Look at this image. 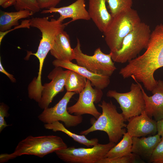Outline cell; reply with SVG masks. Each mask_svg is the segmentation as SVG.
<instances>
[{
	"label": "cell",
	"mask_w": 163,
	"mask_h": 163,
	"mask_svg": "<svg viewBox=\"0 0 163 163\" xmlns=\"http://www.w3.org/2000/svg\"><path fill=\"white\" fill-rule=\"evenodd\" d=\"M146 49L142 55L122 68L119 74L124 78L131 77L142 83L147 90L151 91L157 83L154 73L163 67V24L157 25L151 32Z\"/></svg>",
	"instance_id": "cell-1"
},
{
	"label": "cell",
	"mask_w": 163,
	"mask_h": 163,
	"mask_svg": "<svg viewBox=\"0 0 163 163\" xmlns=\"http://www.w3.org/2000/svg\"><path fill=\"white\" fill-rule=\"evenodd\" d=\"M62 139L51 135L34 136H29L21 141L14 152L0 155V163H4L23 155H31L43 158L56 151L67 147Z\"/></svg>",
	"instance_id": "cell-2"
},
{
	"label": "cell",
	"mask_w": 163,
	"mask_h": 163,
	"mask_svg": "<svg viewBox=\"0 0 163 163\" xmlns=\"http://www.w3.org/2000/svg\"><path fill=\"white\" fill-rule=\"evenodd\" d=\"M98 106L102 110V113L86 130L80 132V135H86L96 131H101L107 134L109 142L116 143L126 132V120L121 113L118 112L116 106L112 101L106 102L103 100Z\"/></svg>",
	"instance_id": "cell-3"
},
{
	"label": "cell",
	"mask_w": 163,
	"mask_h": 163,
	"mask_svg": "<svg viewBox=\"0 0 163 163\" xmlns=\"http://www.w3.org/2000/svg\"><path fill=\"white\" fill-rule=\"evenodd\" d=\"M141 22L137 11L132 8L113 17L110 25L103 33L110 51L120 49L124 38Z\"/></svg>",
	"instance_id": "cell-4"
},
{
	"label": "cell",
	"mask_w": 163,
	"mask_h": 163,
	"mask_svg": "<svg viewBox=\"0 0 163 163\" xmlns=\"http://www.w3.org/2000/svg\"><path fill=\"white\" fill-rule=\"evenodd\" d=\"M151 33L149 25L141 22L124 38L120 49L110 51L113 61L123 63L136 58L143 49H146Z\"/></svg>",
	"instance_id": "cell-5"
},
{
	"label": "cell",
	"mask_w": 163,
	"mask_h": 163,
	"mask_svg": "<svg viewBox=\"0 0 163 163\" xmlns=\"http://www.w3.org/2000/svg\"><path fill=\"white\" fill-rule=\"evenodd\" d=\"M73 49L77 64L93 73L110 77L116 69L112 61L110 52L108 54H105L99 47L95 50L92 56L85 54L81 49L78 39H77L76 45Z\"/></svg>",
	"instance_id": "cell-6"
},
{
	"label": "cell",
	"mask_w": 163,
	"mask_h": 163,
	"mask_svg": "<svg viewBox=\"0 0 163 163\" xmlns=\"http://www.w3.org/2000/svg\"><path fill=\"white\" fill-rule=\"evenodd\" d=\"M116 143L109 142L106 144L98 143L92 147L75 148L72 146L55 152L58 157L69 163H97L104 158Z\"/></svg>",
	"instance_id": "cell-7"
},
{
	"label": "cell",
	"mask_w": 163,
	"mask_h": 163,
	"mask_svg": "<svg viewBox=\"0 0 163 163\" xmlns=\"http://www.w3.org/2000/svg\"><path fill=\"white\" fill-rule=\"evenodd\" d=\"M132 83L130 91L126 93H119L115 90H109L107 97L115 99L120 105L125 119L128 121L130 118L139 115L145 111V102L138 82Z\"/></svg>",
	"instance_id": "cell-8"
},
{
	"label": "cell",
	"mask_w": 163,
	"mask_h": 163,
	"mask_svg": "<svg viewBox=\"0 0 163 163\" xmlns=\"http://www.w3.org/2000/svg\"><path fill=\"white\" fill-rule=\"evenodd\" d=\"M75 94L74 92L67 91L54 106L43 109L38 117L39 120L45 124L61 121L68 128L75 126L81 123L83 121L82 116L72 115L67 110L68 103Z\"/></svg>",
	"instance_id": "cell-9"
},
{
	"label": "cell",
	"mask_w": 163,
	"mask_h": 163,
	"mask_svg": "<svg viewBox=\"0 0 163 163\" xmlns=\"http://www.w3.org/2000/svg\"><path fill=\"white\" fill-rule=\"evenodd\" d=\"M30 24L31 27L38 29L42 34L37 52L45 55L50 51L57 36L67 25L58 19L52 18L49 20L48 17H33L30 19Z\"/></svg>",
	"instance_id": "cell-10"
},
{
	"label": "cell",
	"mask_w": 163,
	"mask_h": 163,
	"mask_svg": "<svg viewBox=\"0 0 163 163\" xmlns=\"http://www.w3.org/2000/svg\"><path fill=\"white\" fill-rule=\"evenodd\" d=\"M90 81L87 79L86 86L83 90L79 94L77 102L67 108L71 114L82 116L88 114L97 119L101 115L96 107L94 104L100 102L103 96L102 90L93 88Z\"/></svg>",
	"instance_id": "cell-11"
},
{
	"label": "cell",
	"mask_w": 163,
	"mask_h": 163,
	"mask_svg": "<svg viewBox=\"0 0 163 163\" xmlns=\"http://www.w3.org/2000/svg\"><path fill=\"white\" fill-rule=\"evenodd\" d=\"M62 68L55 67L48 75V78L51 81L43 85L41 98L38 103L41 109L48 108L54 97L64 91L66 79L70 70H64Z\"/></svg>",
	"instance_id": "cell-12"
},
{
	"label": "cell",
	"mask_w": 163,
	"mask_h": 163,
	"mask_svg": "<svg viewBox=\"0 0 163 163\" xmlns=\"http://www.w3.org/2000/svg\"><path fill=\"white\" fill-rule=\"evenodd\" d=\"M128 121L127 131L132 137L154 135L157 133V121L149 117L145 111Z\"/></svg>",
	"instance_id": "cell-13"
},
{
	"label": "cell",
	"mask_w": 163,
	"mask_h": 163,
	"mask_svg": "<svg viewBox=\"0 0 163 163\" xmlns=\"http://www.w3.org/2000/svg\"><path fill=\"white\" fill-rule=\"evenodd\" d=\"M145 102V112L150 117L158 121L163 119V81H157L156 86L151 91L153 95L149 96L138 82Z\"/></svg>",
	"instance_id": "cell-14"
},
{
	"label": "cell",
	"mask_w": 163,
	"mask_h": 163,
	"mask_svg": "<svg viewBox=\"0 0 163 163\" xmlns=\"http://www.w3.org/2000/svg\"><path fill=\"white\" fill-rule=\"evenodd\" d=\"M52 13H59L60 16L57 19L61 22L66 18H72L71 21L66 23L67 25L78 20L88 21L91 19L85 8V0H76L69 5L60 8H50L41 12V14Z\"/></svg>",
	"instance_id": "cell-15"
},
{
	"label": "cell",
	"mask_w": 163,
	"mask_h": 163,
	"mask_svg": "<svg viewBox=\"0 0 163 163\" xmlns=\"http://www.w3.org/2000/svg\"><path fill=\"white\" fill-rule=\"evenodd\" d=\"M52 64L55 67H60L73 70L83 75L90 81L93 86L97 88L103 89L107 87L110 84L109 76L94 74L71 61L56 59L53 61Z\"/></svg>",
	"instance_id": "cell-16"
},
{
	"label": "cell",
	"mask_w": 163,
	"mask_h": 163,
	"mask_svg": "<svg viewBox=\"0 0 163 163\" xmlns=\"http://www.w3.org/2000/svg\"><path fill=\"white\" fill-rule=\"evenodd\" d=\"M106 0H88V11L99 30L104 32L111 23L113 17L108 12Z\"/></svg>",
	"instance_id": "cell-17"
},
{
	"label": "cell",
	"mask_w": 163,
	"mask_h": 163,
	"mask_svg": "<svg viewBox=\"0 0 163 163\" xmlns=\"http://www.w3.org/2000/svg\"><path fill=\"white\" fill-rule=\"evenodd\" d=\"M161 140V136L158 133L147 137H132V152L137 156L149 160Z\"/></svg>",
	"instance_id": "cell-18"
},
{
	"label": "cell",
	"mask_w": 163,
	"mask_h": 163,
	"mask_svg": "<svg viewBox=\"0 0 163 163\" xmlns=\"http://www.w3.org/2000/svg\"><path fill=\"white\" fill-rule=\"evenodd\" d=\"M50 53L56 59L71 61L75 59L73 49L71 46L69 35L63 30L56 37Z\"/></svg>",
	"instance_id": "cell-19"
},
{
	"label": "cell",
	"mask_w": 163,
	"mask_h": 163,
	"mask_svg": "<svg viewBox=\"0 0 163 163\" xmlns=\"http://www.w3.org/2000/svg\"><path fill=\"white\" fill-rule=\"evenodd\" d=\"M33 14L26 10L11 12L1 11L0 31H6L10 30L13 26L19 25L18 21L20 19L29 17Z\"/></svg>",
	"instance_id": "cell-20"
},
{
	"label": "cell",
	"mask_w": 163,
	"mask_h": 163,
	"mask_svg": "<svg viewBox=\"0 0 163 163\" xmlns=\"http://www.w3.org/2000/svg\"><path fill=\"white\" fill-rule=\"evenodd\" d=\"M44 127L46 129L51 130L54 132H62L72 138L76 142L88 147L93 146L98 143V140L97 138H95L89 139L84 135H79L73 133L66 129L63 124L59 121L45 124Z\"/></svg>",
	"instance_id": "cell-21"
},
{
	"label": "cell",
	"mask_w": 163,
	"mask_h": 163,
	"mask_svg": "<svg viewBox=\"0 0 163 163\" xmlns=\"http://www.w3.org/2000/svg\"><path fill=\"white\" fill-rule=\"evenodd\" d=\"M132 143V137L127 132L125 133L122 140L109 150L105 157L114 158L131 154Z\"/></svg>",
	"instance_id": "cell-22"
},
{
	"label": "cell",
	"mask_w": 163,
	"mask_h": 163,
	"mask_svg": "<svg viewBox=\"0 0 163 163\" xmlns=\"http://www.w3.org/2000/svg\"><path fill=\"white\" fill-rule=\"evenodd\" d=\"M87 82L86 77L75 71L70 70L66 79L65 87L67 91L79 94L85 88Z\"/></svg>",
	"instance_id": "cell-23"
},
{
	"label": "cell",
	"mask_w": 163,
	"mask_h": 163,
	"mask_svg": "<svg viewBox=\"0 0 163 163\" xmlns=\"http://www.w3.org/2000/svg\"><path fill=\"white\" fill-rule=\"evenodd\" d=\"M110 14L113 17L124 11L132 8L133 0H106Z\"/></svg>",
	"instance_id": "cell-24"
},
{
	"label": "cell",
	"mask_w": 163,
	"mask_h": 163,
	"mask_svg": "<svg viewBox=\"0 0 163 163\" xmlns=\"http://www.w3.org/2000/svg\"><path fill=\"white\" fill-rule=\"evenodd\" d=\"M14 5L17 11L26 10L33 14L38 12L40 10L37 0H15Z\"/></svg>",
	"instance_id": "cell-25"
},
{
	"label": "cell",
	"mask_w": 163,
	"mask_h": 163,
	"mask_svg": "<svg viewBox=\"0 0 163 163\" xmlns=\"http://www.w3.org/2000/svg\"><path fill=\"white\" fill-rule=\"evenodd\" d=\"M133 153L130 154L114 158L105 157L99 160L97 163H133L136 161V156Z\"/></svg>",
	"instance_id": "cell-26"
},
{
	"label": "cell",
	"mask_w": 163,
	"mask_h": 163,
	"mask_svg": "<svg viewBox=\"0 0 163 163\" xmlns=\"http://www.w3.org/2000/svg\"><path fill=\"white\" fill-rule=\"evenodd\" d=\"M161 140L155 149L149 160L153 163H163V133L161 135Z\"/></svg>",
	"instance_id": "cell-27"
},
{
	"label": "cell",
	"mask_w": 163,
	"mask_h": 163,
	"mask_svg": "<svg viewBox=\"0 0 163 163\" xmlns=\"http://www.w3.org/2000/svg\"><path fill=\"white\" fill-rule=\"evenodd\" d=\"M8 107L4 103L1 104L0 105V133L6 127L9 125L7 124L5 120V117H8Z\"/></svg>",
	"instance_id": "cell-28"
},
{
	"label": "cell",
	"mask_w": 163,
	"mask_h": 163,
	"mask_svg": "<svg viewBox=\"0 0 163 163\" xmlns=\"http://www.w3.org/2000/svg\"><path fill=\"white\" fill-rule=\"evenodd\" d=\"M40 9L56 7L62 0H37Z\"/></svg>",
	"instance_id": "cell-29"
},
{
	"label": "cell",
	"mask_w": 163,
	"mask_h": 163,
	"mask_svg": "<svg viewBox=\"0 0 163 163\" xmlns=\"http://www.w3.org/2000/svg\"><path fill=\"white\" fill-rule=\"evenodd\" d=\"M30 21V19L24 20L22 21L20 25L16 26L13 29H10L5 32L0 31V44H1L2 41L5 36L8 32L13 30L20 28H30L31 27Z\"/></svg>",
	"instance_id": "cell-30"
},
{
	"label": "cell",
	"mask_w": 163,
	"mask_h": 163,
	"mask_svg": "<svg viewBox=\"0 0 163 163\" xmlns=\"http://www.w3.org/2000/svg\"><path fill=\"white\" fill-rule=\"evenodd\" d=\"M0 71L7 75L11 82H16V80L14 77L13 75L8 73L5 69L2 66L1 59L0 60Z\"/></svg>",
	"instance_id": "cell-31"
},
{
	"label": "cell",
	"mask_w": 163,
	"mask_h": 163,
	"mask_svg": "<svg viewBox=\"0 0 163 163\" xmlns=\"http://www.w3.org/2000/svg\"><path fill=\"white\" fill-rule=\"evenodd\" d=\"M157 133L161 135L163 133V119L157 121Z\"/></svg>",
	"instance_id": "cell-32"
},
{
	"label": "cell",
	"mask_w": 163,
	"mask_h": 163,
	"mask_svg": "<svg viewBox=\"0 0 163 163\" xmlns=\"http://www.w3.org/2000/svg\"><path fill=\"white\" fill-rule=\"evenodd\" d=\"M16 3L15 0H9L1 6L4 8H6L12 5H14Z\"/></svg>",
	"instance_id": "cell-33"
},
{
	"label": "cell",
	"mask_w": 163,
	"mask_h": 163,
	"mask_svg": "<svg viewBox=\"0 0 163 163\" xmlns=\"http://www.w3.org/2000/svg\"><path fill=\"white\" fill-rule=\"evenodd\" d=\"M9 0H0V5L1 6L4 3L8 2Z\"/></svg>",
	"instance_id": "cell-34"
},
{
	"label": "cell",
	"mask_w": 163,
	"mask_h": 163,
	"mask_svg": "<svg viewBox=\"0 0 163 163\" xmlns=\"http://www.w3.org/2000/svg\"></svg>",
	"instance_id": "cell-35"
}]
</instances>
